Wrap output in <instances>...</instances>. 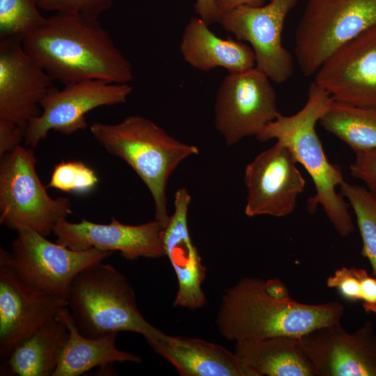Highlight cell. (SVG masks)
<instances>
[{"instance_id": "11", "label": "cell", "mask_w": 376, "mask_h": 376, "mask_svg": "<svg viewBox=\"0 0 376 376\" xmlns=\"http://www.w3.org/2000/svg\"><path fill=\"white\" fill-rule=\"evenodd\" d=\"M132 92L129 84H116L102 80H85L54 86L40 103L41 112L28 124L24 141L32 148L54 130L72 134L85 130L86 115L104 106L125 103Z\"/></svg>"}, {"instance_id": "19", "label": "cell", "mask_w": 376, "mask_h": 376, "mask_svg": "<svg viewBox=\"0 0 376 376\" xmlns=\"http://www.w3.org/2000/svg\"><path fill=\"white\" fill-rule=\"evenodd\" d=\"M147 343L181 376H252L234 352L212 342L159 330Z\"/></svg>"}, {"instance_id": "4", "label": "cell", "mask_w": 376, "mask_h": 376, "mask_svg": "<svg viewBox=\"0 0 376 376\" xmlns=\"http://www.w3.org/2000/svg\"><path fill=\"white\" fill-rule=\"evenodd\" d=\"M94 139L111 155L125 161L149 190L155 205V219L164 228L170 216L166 186L172 173L198 148L169 134L143 116L132 115L118 123H95L90 127Z\"/></svg>"}, {"instance_id": "22", "label": "cell", "mask_w": 376, "mask_h": 376, "mask_svg": "<svg viewBox=\"0 0 376 376\" xmlns=\"http://www.w3.org/2000/svg\"><path fill=\"white\" fill-rule=\"evenodd\" d=\"M57 316L66 324L69 336L52 376H79L93 368L114 363H141L140 356L117 348L118 333L87 337L77 329L67 306Z\"/></svg>"}, {"instance_id": "24", "label": "cell", "mask_w": 376, "mask_h": 376, "mask_svg": "<svg viewBox=\"0 0 376 376\" xmlns=\"http://www.w3.org/2000/svg\"><path fill=\"white\" fill-rule=\"evenodd\" d=\"M354 152L376 148V107L333 100L319 121Z\"/></svg>"}, {"instance_id": "32", "label": "cell", "mask_w": 376, "mask_h": 376, "mask_svg": "<svg viewBox=\"0 0 376 376\" xmlns=\"http://www.w3.org/2000/svg\"><path fill=\"white\" fill-rule=\"evenodd\" d=\"M356 273L361 283L363 308L366 313L376 315V278L369 276L361 268H356Z\"/></svg>"}, {"instance_id": "17", "label": "cell", "mask_w": 376, "mask_h": 376, "mask_svg": "<svg viewBox=\"0 0 376 376\" xmlns=\"http://www.w3.org/2000/svg\"><path fill=\"white\" fill-rule=\"evenodd\" d=\"M67 299L25 282L0 259V361L15 346L67 306Z\"/></svg>"}, {"instance_id": "16", "label": "cell", "mask_w": 376, "mask_h": 376, "mask_svg": "<svg viewBox=\"0 0 376 376\" xmlns=\"http://www.w3.org/2000/svg\"><path fill=\"white\" fill-rule=\"evenodd\" d=\"M314 75L334 100L376 107V24L336 50Z\"/></svg>"}, {"instance_id": "13", "label": "cell", "mask_w": 376, "mask_h": 376, "mask_svg": "<svg viewBox=\"0 0 376 376\" xmlns=\"http://www.w3.org/2000/svg\"><path fill=\"white\" fill-rule=\"evenodd\" d=\"M315 376H376V334L371 322L353 332L340 322L299 338Z\"/></svg>"}, {"instance_id": "28", "label": "cell", "mask_w": 376, "mask_h": 376, "mask_svg": "<svg viewBox=\"0 0 376 376\" xmlns=\"http://www.w3.org/2000/svg\"><path fill=\"white\" fill-rule=\"evenodd\" d=\"M40 9L55 13H74L98 18L112 6L113 0H37Z\"/></svg>"}, {"instance_id": "6", "label": "cell", "mask_w": 376, "mask_h": 376, "mask_svg": "<svg viewBox=\"0 0 376 376\" xmlns=\"http://www.w3.org/2000/svg\"><path fill=\"white\" fill-rule=\"evenodd\" d=\"M34 151L21 145L1 157L0 223L11 230L30 228L44 236L72 213L67 197L53 198L41 182Z\"/></svg>"}, {"instance_id": "26", "label": "cell", "mask_w": 376, "mask_h": 376, "mask_svg": "<svg viewBox=\"0 0 376 376\" xmlns=\"http://www.w3.org/2000/svg\"><path fill=\"white\" fill-rule=\"evenodd\" d=\"M37 0H0V38L23 37L45 19Z\"/></svg>"}, {"instance_id": "10", "label": "cell", "mask_w": 376, "mask_h": 376, "mask_svg": "<svg viewBox=\"0 0 376 376\" xmlns=\"http://www.w3.org/2000/svg\"><path fill=\"white\" fill-rule=\"evenodd\" d=\"M299 0H269L264 5H242L221 14L219 24L238 40L250 44L256 68L274 83L281 84L293 74L292 54L282 44L286 17Z\"/></svg>"}, {"instance_id": "18", "label": "cell", "mask_w": 376, "mask_h": 376, "mask_svg": "<svg viewBox=\"0 0 376 376\" xmlns=\"http://www.w3.org/2000/svg\"><path fill=\"white\" fill-rule=\"evenodd\" d=\"M191 197L185 187L179 188L174 198V212L163 231L166 256L175 272L178 288L173 306L195 310L203 307L206 297L202 283L206 268L194 245L188 227Z\"/></svg>"}, {"instance_id": "23", "label": "cell", "mask_w": 376, "mask_h": 376, "mask_svg": "<svg viewBox=\"0 0 376 376\" xmlns=\"http://www.w3.org/2000/svg\"><path fill=\"white\" fill-rule=\"evenodd\" d=\"M69 336L56 315L19 342L1 363V375L52 376Z\"/></svg>"}, {"instance_id": "25", "label": "cell", "mask_w": 376, "mask_h": 376, "mask_svg": "<svg viewBox=\"0 0 376 376\" xmlns=\"http://www.w3.org/2000/svg\"><path fill=\"white\" fill-rule=\"evenodd\" d=\"M340 187L342 196L356 216L362 241L361 254L368 260L376 277V196L366 187L346 181Z\"/></svg>"}, {"instance_id": "35", "label": "cell", "mask_w": 376, "mask_h": 376, "mask_svg": "<svg viewBox=\"0 0 376 376\" xmlns=\"http://www.w3.org/2000/svg\"><path fill=\"white\" fill-rule=\"evenodd\" d=\"M216 2L221 14L242 5L258 6L264 4V0H216Z\"/></svg>"}, {"instance_id": "7", "label": "cell", "mask_w": 376, "mask_h": 376, "mask_svg": "<svg viewBox=\"0 0 376 376\" xmlns=\"http://www.w3.org/2000/svg\"><path fill=\"white\" fill-rule=\"evenodd\" d=\"M376 24V0H307L295 33L302 74L314 75L343 45Z\"/></svg>"}, {"instance_id": "1", "label": "cell", "mask_w": 376, "mask_h": 376, "mask_svg": "<svg viewBox=\"0 0 376 376\" xmlns=\"http://www.w3.org/2000/svg\"><path fill=\"white\" fill-rule=\"evenodd\" d=\"M26 52L63 85L102 80L129 84L133 68L98 18L55 13L22 38Z\"/></svg>"}, {"instance_id": "15", "label": "cell", "mask_w": 376, "mask_h": 376, "mask_svg": "<svg viewBox=\"0 0 376 376\" xmlns=\"http://www.w3.org/2000/svg\"><path fill=\"white\" fill-rule=\"evenodd\" d=\"M54 81L21 38H0V118L26 128L40 114V103Z\"/></svg>"}, {"instance_id": "31", "label": "cell", "mask_w": 376, "mask_h": 376, "mask_svg": "<svg viewBox=\"0 0 376 376\" xmlns=\"http://www.w3.org/2000/svg\"><path fill=\"white\" fill-rule=\"evenodd\" d=\"M26 128L15 123L0 118V156L13 151L25 136Z\"/></svg>"}, {"instance_id": "2", "label": "cell", "mask_w": 376, "mask_h": 376, "mask_svg": "<svg viewBox=\"0 0 376 376\" xmlns=\"http://www.w3.org/2000/svg\"><path fill=\"white\" fill-rule=\"evenodd\" d=\"M264 280L244 277L224 290L217 315L220 335L228 341L287 336L301 338L322 327L340 323L345 308L338 301L320 304L279 300Z\"/></svg>"}, {"instance_id": "12", "label": "cell", "mask_w": 376, "mask_h": 376, "mask_svg": "<svg viewBox=\"0 0 376 376\" xmlns=\"http://www.w3.org/2000/svg\"><path fill=\"white\" fill-rule=\"evenodd\" d=\"M297 164L290 150L276 141L246 165L244 213L247 217H283L294 212L306 185Z\"/></svg>"}, {"instance_id": "5", "label": "cell", "mask_w": 376, "mask_h": 376, "mask_svg": "<svg viewBox=\"0 0 376 376\" xmlns=\"http://www.w3.org/2000/svg\"><path fill=\"white\" fill-rule=\"evenodd\" d=\"M102 262L84 269L70 284L67 307L75 326L81 334L90 338L130 331L149 341L159 329L141 313L134 288L127 277Z\"/></svg>"}, {"instance_id": "8", "label": "cell", "mask_w": 376, "mask_h": 376, "mask_svg": "<svg viewBox=\"0 0 376 376\" xmlns=\"http://www.w3.org/2000/svg\"><path fill=\"white\" fill-rule=\"evenodd\" d=\"M17 233L12 251L1 248L0 259L29 285L65 299L72 281L81 271L113 253L95 248L75 251L30 228Z\"/></svg>"}, {"instance_id": "30", "label": "cell", "mask_w": 376, "mask_h": 376, "mask_svg": "<svg viewBox=\"0 0 376 376\" xmlns=\"http://www.w3.org/2000/svg\"><path fill=\"white\" fill-rule=\"evenodd\" d=\"M354 154V160L350 165V173L376 196V148Z\"/></svg>"}, {"instance_id": "9", "label": "cell", "mask_w": 376, "mask_h": 376, "mask_svg": "<svg viewBox=\"0 0 376 376\" xmlns=\"http://www.w3.org/2000/svg\"><path fill=\"white\" fill-rule=\"evenodd\" d=\"M271 80L256 67L228 73L222 80L214 102V125L227 146L256 136L280 113Z\"/></svg>"}, {"instance_id": "29", "label": "cell", "mask_w": 376, "mask_h": 376, "mask_svg": "<svg viewBox=\"0 0 376 376\" xmlns=\"http://www.w3.org/2000/svg\"><path fill=\"white\" fill-rule=\"evenodd\" d=\"M326 285L329 288L336 289L348 301H361V283L356 273V267H343L336 269L327 277Z\"/></svg>"}, {"instance_id": "3", "label": "cell", "mask_w": 376, "mask_h": 376, "mask_svg": "<svg viewBox=\"0 0 376 376\" xmlns=\"http://www.w3.org/2000/svg\"><path fill=\"white\" fill-rule=\"evenodd\" d=\"M333 100L313 81L308 88L307 100L299 111L290 116L279 113L256 137L260 142L276 139L290 150L314 184L315 194L308 200V210L313 213L321 206L336 232L347 237L354 230L350 205L336 191L345 181L343 175L338 165L328 160L315 130Z\"/></svg>"}, {"instance_id": "27", "label": "cell", "mask_w": 376, "mask_h": 376, "mask_svg": "<svg viewBox=\"0 0 376 376\" xmlns=\"http://www.w3.org/2000/svg\"><path fill=\"white\" fill-rule=\"evenodd\" d=\"M98 183L95 171L80 161L61 162L52 171L47 187L75 194H87Z\"/></svg>"}, {"instance_id": "21", "label": "cell", "mask_w": 376, "mask_h": 376, "mask_svg": "<svg viewBox=\"0 0 376 376\" xmlns=\"http://www.w3.org/2000/svg\"><path fill=\"white\" fill-rule=\"evenodd\" d=\"M234 352L252 376H315L299 338L237 341Z\"/></svg>"}, {"instance_id": "34", "label": "cell", "mask_w": 376, "mask_h": 376, "mask_svg": "<svg viewBox=\"0 0 376 376\" xmlns=\"http://www.w3.org/2000/svg\"><path fill=\"white\" fill-rule=\"evenodd\" d=\"M265 289L274 299L286 300L291 298L287 286L278 278L270 279L265 281Z\"/></svg>"}, {"instance_id": "14", "label": "cell", "mask_w": 376, "mask_h": 376, "mask_svg": "<svg viewBox=\"0 0 376 376\" xmlns=\"http://www.w3.org/2000/svg\"><path fill=\"white\" fill-rule=\"evenodd\" d=\"M164 229L155 219L139 225H129L114 217L108 224H96L84 219L78 223H72L65 219L56 224L53 233L57 243L72 250L95 248L118 251L122 257L133 261L139 258L166 256Z\"/></svg>"}, {"instance_id": "33", "label": "cell", "mask_w": 376, "mask_h": 376, "mask_svg": "<svg viewBox=\"0 0 376 376\" xmlns=\"http://www.w3.org/2000/svg\"><path fill=\"white\" fill-rule=\"evenodd\" d=\"M194 8L199 17L208 24L219 23L221 13L216 0H196Z\"/></svg>"}, {"instance_id": "20", "label": "cell", "mask_w": 376, "mask_h": 376, "mask_svg": "<svg viewBox=\"0 0 376 376\" xmlns=\"http://www.w3.org/2000/svg\"><path fill=\"white\" fill-rule=\"evenodd\" d=\"M201 17H193L183 31L180 49L191 67L210 71L221 67L228 73L247 71L256 67L254 52L247 44L215 35Z\"/></svg>"}]
</instances>
